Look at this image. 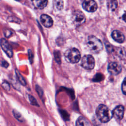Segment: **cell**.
<instances>
[{
  "label": "cell",
  "mask_w": 126,
  "mask_h": 126,
  "mask_svg": "<svg viewBox=\"0 0 126 126\" xmlns=\"http://www.w3.org/2000/svg\"><path fill=\"white\" fill-rule=\"evenodd\" d=\"M82 6L85 10L90 12H94L97 8V5L96 2L91 0H85L82 3Z\"/></svg>",
  "instance_id": "9c48e42d"
},
{
  "label": "cell",
  "mask_w": 126,
  "mask_h": 126,
  "mask_svg": "<svg viewBox=\"0 0 126 126\" xmlns=\"http://www.w3.org/2000/svg\"><path fill=\"white\" fill-rule=\"evenodd\" d=\"M54 5L57 10H61L63 8V2L62 0H55L54 1Z\"/></svg>",
  "instance_id": "e0dca14e"
},
{
  "label": "cell",
  "mask_w": 126,
  "mask_h": 126,
  "mask_svg": "<svg viewBox=\"0 0 126 126\" xmlns=\"http://www.w3.org/2000/svg\"><path fill=\"white\" fill-rule=\"evenodd\" d=\"M81 66L86 69H92L95 65V61L94 57L90 55H85L81 60Z\"/></svg>",
  "instance_id": "277c9868"
},
{
  "label": "cell",
  "mask_w": 126,
  "mask_h": 126,
  "mask_svg": "<svg viewBox=\"0 0 126 126\" xmlns=\"http://www.w3.org/2000/svg\"><path fill=\"white\" fill-rule=\"evenodd\" d=\"M122 91L123 93L126 95V77L123 80L122 84Z\"/></svg>",
  "instance_id": "484cf974"
},
{
  "label": "cell",
  "mask_w": 126,
  "mask_h": 126,
  "mask_svg": "<svg viewBox=\"0 0 126 126\" xmlns=\"http://www.w3.org/2000/svg\"><path fill=\"white\" fill-rule=\"evenodd\" d=\"M106 47L108 52L114 53L116 55V56L120 58H124L126 56V52L125 51V50L123 47H113V46L110 45L109 44H108V45H106Z\"/></svg>",
  "instance_id": "8992f818"
},
{
  "label": "cell",
  "mask_w": 126,
  "mask_h": 126,
  "mask_svg": "<svg viewBox=\"0 0 126 126\" xmlns=\"http://www.w3.org/2000/svg\"><path fill=\"white\" fill-rule=\"evenodd\" d=\"M76 126H89L88 121L83 117H79L76 122Z\"/></svg>",
  "instance_id": "9a60e30c"
},
{
  "label": "cell",
  "mask_w": 126,
  "mask_h": 126,
  "mask_svg": "<svg viewBox=\"0 0 126 126\" xmlns=\"http://www.w3.org/2000/svg\"><path fill=\"white\" fill-rule=\"evenodd\" d=\"M0 45L3 51L8 57L11 58L13 56L12 48L6 39L4 38H1L0 40Z\"/></svg>",
  "instance_id": "52a82bcc"
},
{
  "label": "cell",
  "mask_w": 126,
  "mask_h": 126,
  "mask_svg": "<svg viewBox=\"0 0 126 126\" xmlns=\"http://www.w3.org/2000/svg\"><path fill=\"white\" fill-rule=\"evenodd\" d=\"M72 20L73 23L76 26H79L85 22L86 17L84 14L81 11L77 10L73 13Z\"/></svg>",
  "instance_id": "5b68a950"
},
{
  "label": "cell",
  "mask_w": 126,
  "mask_h": 126,
  "mask_svg": "<svg viewBox=\"0 0 126 126\" xmlns=\"http://www.w3.org/2000/svg\"><path fill=\"white\" fill-rule=\"evenodd\" d=\"M3 33H4V36H5L6 37L9 38V37H10L12 35V31H10V30L7 29H4V31H3Z\"/></svg>",
  "instance_id": "d4e9b609"
},
{
  "label": "cell",
  "mask_w": 126,
  "mask_h": 126,
  "mask_svg": "<svg viewBox=\"0 0 126 126\" xmlns=\"http://www.w3.org/2000/svg\"><path fill=\"white\" fill-rule=\"evenodd\" d=\"M13 114L15 117V118L18 120V121H21V122H23V118L22 117V116L21 115V114L19 112H18L17 110H13Z\"/></svg>",
  "instance_id": "ac0fdd59"
},
{
  "label": "cell",
  "mask_w": 126,
  "mask_h": 126,
  "mask_svg": "<svg viewBox=\"0 0 126 126\" xmlns=\"http://www.w3.org/2000/svg\"><path fill=\"white\" fill-rule=\"evenodd\" d=\"M1 65H2L3 67H5V68H7V67H8V66H9V63H8L7 61H6L5 60H3V61L1 62Z\"/></svg>",
  "instance_id": "83f0119b"
},
{
  "label": "cell",
  "mask_w": 126,
  "mask_h": 126,
  "mask_svg": "<svg viewBox=\"0 0 126 126\" xmlns=\"http://www.w3.org/2000/svg\"><path fill=\"white\" fill-rule=\"evenodd\" d=\"M35 90L36 91V92L38 94V95L40 97H42V96L43 95V90H42V88L39 86L36 85L35 86Z\"/></svg>",
  "instance_id": "4316f807"
},
{
  "label": "cell",
  "mask_w": 126,
  "mask_h": 126,
  "mask_svg": "<svg viewBox=\"0 0 126 126\" xmlns=\"http://www.w3.org/2000/svg\"><path fill=\"white\" fill-rule=\"evenodd\" d=\"M112 38L119 43H122L125 40V36L123 33L119 30H114L111 33Z\"/></svg>",
  "instance_id": "7c38bea8"
},
{
  "label": "cell",
  "mask_w": 126,
  "mask_h": 126,
  "mask_svg": "<svg viewBox=\"0 0 126 126\" xmlns=\"http://www.w3.org/2000/svg\"><path fill=\"white\" fill-rule=\"evenodd\" d=\"M2 87L7 91H9L10 90V86L9 83L6 81H4L1 84Z\"/></svg>",
  "instance_id": "7402d4cb"
},
{
  "label": "cell",
  "mask_w": 126,
  "mask_h": 126,
  "mask_svg": "<svg viewBox=\"0 0 126 126\" xmlns=\"http://www.w3.org/2000/svg\"><path fill=\"white\" fill-rule=\"evenodd\" d=\"M103 76L102 74L100 73H97L95 74V75L94 76L93 78V81L94 82H99L103 80Z\"/></svg>",
  "instance_id": "ffe728a7"
},
{
  "label": "cell",
  "mask_w": 126,
  "mask_h": 126,
  "mask_svg": "<svg viewBox=\"0 0 126 126\" xmlns=\"http://www.w3.org/2000/svg\"><path fill=\"white\" fill-rule=\"evenodd\" d=\"M124 108L122 105H118L112 112V116L117 120H121L124 116Z\"/></svg>",
  "instance_id": "30bf717a"
},
{
  "label": "cell",
  "mask_w": 126,
  "mask_h": 126,
  "mask_svg": "<svg viewBox=\"0 0 126 126\" xmlns=\"http://www.w3.org/2000/svg\"><path fill=\"white\" fill-rule=\"evenodd\" d=\"M8 20L9 22H16L17 23H20L21 22L20 19L16 17L13 16H10L8 18Z\"/></svg>",
  "instance_id": "cb8c5ba5"
},
{
  "label": "cell",
  "mask_w": 126,
  "mask_h": 126,
  "mask_svg": "<svg viewBox=\"0 0 126 126\" xmlns=\"http://www.w3.org/2000/svg\"><path fill=\"white\" fill-rule=\"evenodd\" d=\"M40 19L42 24L45 27L50 28L53 25V21L52 18L47 14H42L40 16Z\"/></svg>",
  "instance_id": "8fae6325"
},
{
  "label": "cell",
  "mask_w": 126,
  "mask_h": 126,
  "mask_svg": "<svg viewBox=\"0 0 126 126\" xmlns=\"http://www.w3.org/2000/svg\"><path fill=\"white\" fill-rule=\"evenodd\" d=\"M96 114L98 119L102 123H106L112 117V114L108 108L105 105H99L96 110Z\"/></svg>",
  "instance_id": "7a4b0ae2"
},
{
  "label": "cell",
  "mask_w": 126,
  "mask_h": 126,
  "mask_svg": "<svg viewBox=\"0 0 126 126\" xmlns=\"http://www.w3.org/2000/svg\"><path fill=\"white\" fill-rule=\"evenodd\" d=\"M122 18H123V20L125 22H126V11H125V12L124 13V14L122 16Z\"/></svg>",
  "instance_id": "f1b7e54d"
},
{
  "label": "cell",
  "mask_w": 126,
  "mask_h": 126,
  "mask_svg": "<svg viewBox=\"0 0 126 126\" xmlns=\"http://www.w3.org/2000/svg\"><path fill=\"white\" fill-rule=\"evenodd\" d=\"M108 7L111 9L112 10H114L117 6V1L116 0H111L108 1L107 3Z\"/></svg>",
  "instance_id": "2e32d148"
},
{
  "label": "cell",
  "mask_w": 126,
  "mask_h": 126,
  "mask_svg": "<svg viewBox=\"0 0 126 126\" xmlns=\"http://www.w3.org/2000/svg\"><path fill=\"white\" fill-rule=\"evenodd\" d=\"M64 56L66 60L72 63H78L81 59V54L79 51L74 48L67 49L64 54Z\"/></svg>",
  "instance_id": "3957f363"
},
{
  "label": "cell",
  "mask_w": 126,
  "mask_h": 126,
  "mask_svg": "<svg viewBox=\"0 0 126 126\" xmlns=\"http://www.w3.org/2000/svg\"><path fill=\"white\" fill-rule=\"evenodd\" d=\"M108 72L112 75H118L122 70L121 65L116 62H111L109 63L107 67Z\"/></svg>",
  "instance_id": "ba28073f"
},
{
  "label": "cell",
  "mask_w": 126,
  "mask_h": 126,
  "mask_svg": "<svg viewBox=\"0 0 126 126\" xmlns=\"http://www.w3.org/2000/svg\"><path fill=\"white\" fill-rule=\"evenodd\" d=\"M32 2L35 8L43 9L47 5L48 1L46 0H35L32 1Z\"/></svg>",
  "instance_id": "4fadbf2b"
},
{
  "label": "cell",
  "mask_w": 126,
  "mask_h": 126,
  "mask_svg": "<svg viewBox=\"0 0 126 126\" xmlns=\"http://www.w3.org/2000/svg\"><path fill=\"white\" fill-rule=\"evenodd\" d=\"M28 58H29V60L31 64H32L33 62V54L32 52V51L31 49H28Z\"/></svg>",
  "instance_id": "44dd1931"
},
{
  "label": "cell",
  "mask_w": 126,
  "mask_h": 126,
  "mask_svg": "<svg viewBox=\"0 0 126 126\" xmlns=\"http://www.w3.org/2000/svg\"><path fill=\"white\" fill-rule=\"evenodd\" d=\"M28 97H29V99L31 104H32V105L39 106V105H38V104L37 102V100H36V99L31 94H29L28 95Z\"/></svg>",
  "instance_id": "d6986e66"
},
{
  "label": "cell",
  "mask_w": 126,
  "mask_h": 126,
  "mask_svg": "<svg viewBox=\"0 0 126 126\" xmlns=\"http://www.w3.org/2000/svg\"><path fill=\"white\" fill-rule=\"evenodd\" d=\"M60 113L61 115H62L63 118L65 120V121H68L69 119V116L68 114V113L65 111H63V110H61L60 111Z\"/></svg>",
  "instance_id": "603a6c76"
},
{
  "label": "cell",
  "mask_w": 126,
  "mask_h": 126,
  "mask_svg": "<svg viewBox=\"0 0 126 126\" xmlns=\"http://www.w3.org/2000/svg\"><path fill=\"white\" fill-rule=\"evenodd\" d=\"M87 44L90 51L93 53H98L103 49V45L101 41L94 35L88 36Z\"/></svg>",
  "instance_id": "6da1fadb"
},
{
  "label": "cell",
  "mask_w": 126,
  "mask_h": 126,
  "mask_svg": "<svg viewBox=\"0 0 126 126\" xmlns=\"http://www.w3.org/2000/svg\"><path fill=\"white\" fill-rule=\"evenodd\" d=\"M15 73L16 74V77L19 83L23 86H26L27 85V83L25 79L17 68L15 69Z\"/></svg>",
  "instance_id": "5bb4252c"
}]
</instances>
